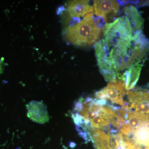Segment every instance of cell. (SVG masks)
<instances>
[{
    "label": "cell",
    "mask_w": 149,
    "mask_h": 149,
    "mask_svg": "<svg viewBox=\"0 0 149 149\" xmlns=\"http://www.w3.org/2000/svg\"><path fill=\"white\" fill-rule=\"evenodd\" d=\"M125 90L124 83L118 79H116L110 82L105 88L97 92L96 98L105 101H109L112 103L123 107L126 104L123 100Z\"/></svg>",
    "instance_id": "obj_6"
},
{
    "label": "cell",
    "mask_w": 149,
    "mask_h": 149,
    "mask_svg": "<svg viewBox=\"0 0 149 149\" xmlns=\"http://www.w3.org/2000/svg\"><path fill=\"white\" fill-rule=\"evenodd\" d=\"M129 139L139 146L149 147V130L141 124L133 132Z\"/></svg>",
    "instance_id": "obj_13"
},
{
    "label": "cell",
    "mask_w": 149,
    "mask_h": 149,
    "mask_svg": "<svg viewBox=\"0 0 149 149\" xmlns=\"http://www.w3.org/2000/svg\"><path fill=\"white\" fill-rule=\"evenodd\" d=\"M77 111L73 116L77 125H85L100 129L106 133L114 134L121 126L120 118L116 109L102 104L98 100L87 99L79 101L75 105Z\"/></svg>",
    "instance_id": "obj_1"
},
{
    "label": "cell",
    "mask_w": 149,
    "mask_h": 149,
    "mask_svg": "<svg viewBox=\"0 0 149 149\" xmlns=\"http://www.w3.org/2000/svg\"><path fill=\"white\" fill-rule=\"evenodd\" d=\"M145 149H149V147H147V148H145Z\"/></svg>",
    "instance_id": "obj_16"
},
{
    "label": "cell",
    "mask_w": 149,
    "mask_h": 149,
    "mask_svg": "<svg viewBox=\"0 0 149 149\" xmlns=\"http://www.w3.org/2000/svg\"><path fill=\"white\" fill-rule=\"evenodd\" d=\"M143 65V64H141L132 67L118 77V80L124 83L125 90L130 91L135 87L139 80Z\"/></svg>",
    "instance_id": "obj_12"
},
{
    "label": "cell",
    "mask_w": 149,
    "mask_h": 149,
    "mask_svg": "<svg viewBox=\"0 0 149 149\" xmlns=\"http://www.w3.org/2000/svg\"><path fill=\"white\" fill-rule=\"evenodd\" d=\"M124 16L128 19L133 31V36L142 32L143 19L137 8L134 6H127L124 9Z\"/></svg>",
    "instance_id": "obj_11"
},
{
    "label": "cell",
    "mask_w": 149,
    "mask_h": 149,
    "mask_svg": "<svg viewBox=\"0 0 149 149\" xmlns=\"http://www.w3.org/2000/svg\"><path fill=\"white\" fill-rule=\"evenodd\" d=\"M149 54V41L142 32L134 35L126 47L112 48L110 57L117 77L132 67L143 64Z\"/></svg>",
    "instance_id": "obj_2"
},
{
    "label": "cell",
    "mask_w": 149,
    "mask_h": 149,
    "mask_svg": "<svg viewBox=\"0 0 149 149\" xmlns=\"http://www.w3.org/2000/svg\"><path fill=\"white\" fill-rule=\"evenodd\" d=\"M67 10L72 18L85 17L93 13V6L90 4L89 1H70L67 3Z\"/></svg>",
    "instance_id": "obj_10"
},
{
    "label": "cell",
    "mask_w": 149,
    "mask_h": 149,
    "mask_svg": "<svg viewBox=\"0 0 149 149\" xmlns=\"http://www.w3.org/2000/svg\"><path fill=\"white\" fill-rule=\"evenodd\" d=\"M27 116L33 122L45 124L49 122V116L45 104L42 101H32L26 105Z\"/></svg>",
    "instance_id": "obj_8"
},
{
    "label": "cell",
    "mask_w": 149,
    "mask_h": 149,
    "mask_svg": "<svg viewBox=\"0 0 149 149\" xmlns=\"http://www.w3.org/2000/svg\"><path fill=\"white\" fill-rule=\"evenodd\" d=\"M94 48L100 72L107 81L116 80L117 74L110 57V47L102 39L95 44Z\"/></svg>",
    "instance_id": "obj_5"
},
{
    "label": "cell",
    "mask_w": 149,
    "mask_h": 149,
    "mask_svg": "<svg viewBox=\"0 0 149 149\" xmlns=\"http://www.w3.org/2000/svg\"><path fill=\"white\" fill-rule=\"evenodd\" d=\"M128 107L135 111L144 114L149 113V92L128 91L127 92Z\"/></svg>",
    "instance_id": "obj_7"
},
{
    "label": "cell",
    "mask_w": 149,
    "mask_h": 149,
    "mask_svg": "<svg viewBox=\"0 0 149 149\" xmlns=\"http://www.w3.org/2000/svg\"><path fill=\"white\" fill-rule=\"evenodd\" d=\"M65 10H66V8L63 6H61L58 8L56 12V14L58 15H61L63 12Z\"/></svg>",
    "instance_id": "obj_14"
},
{
    "label": "cell",
    "mask_w": 149,
    "mask_h": 149,
    "mask_svg": "<svg viewBox=\"0 0 149 149\" xmlns=\"http://www.w3.org/2000/svg\"><path fill=\"white\" fill-rule=\"evenodd\" d=\"M93 14V13L88 14L83 20L68 27L65 33L68 42L83 47L93 45L99 41L103 29L96 24Z\"/></svg>",
    "instance_id": "obj_3"
},
{
    "label": "cell",
    "mask_w": 149,
    "mask_h": 149,
    "mask_svg": "<svg viewBox=\"0 0 149 149\" xmlns=\"http://www.w3.org/2000/svg\"><path fill=\"white\" fill-rule=\"evenodd\" d=\"M104 37L110 47L121 48L128 46L133 39V34L130 22L126 17H120L103 28Z\"/></svg>",
    "instance_id": "obj_4"
},
{
    "label": "cell",
    "mask_w": 149,
    "mask_h": 149,
    "mask_svg": "<svg viewBox=\"0 0 149 149\" xmlns=\"http://www.w3.org/2000/svg\"><path fill=\"white\" fill-rule=\"evenodd\" d=\"M3 61H0V74H1L3 72Z\"/></svg>",
    "instance_id": "obj_15"
},
{
    "label": "cell",
    "mask_w": 149,
    "mask_h": 149,
    "mask_svg": "<svg viewBox=\"0 0 149 149\" xmlns=\"http://www.w3.org/2000/svg\"><path fill=\"white\" fill-rule=\"evenodd\" d=\"M119 8V3L116 1H95L93 4L95 14L102 17L105 22H108L109 15L116 14Z\"/></svg>",
    "instance_id": "obj_9"
}]
</instances>
